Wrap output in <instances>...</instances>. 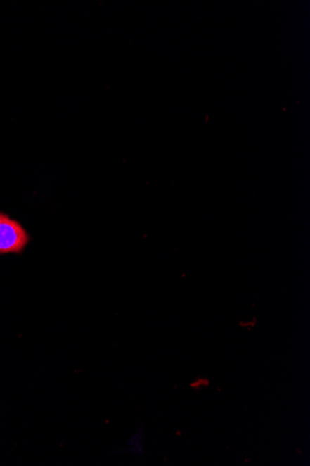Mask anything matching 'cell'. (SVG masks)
Returning <instances> with one entry per match:
<instances>
[{
	"label": "cell",
	"instance_id": "obj_1",
	"mask_svg": "<svg viewBox=\"0 0 310 466\" xmlns=\"http://www.w3.org/2000/svg\"><path fill=\"white\" fill-rule=\"evenodd\" d=\"M30 241V236L18 221L0 213V254H20Z\"/></svg>",
	"mask_w": 310,
	"mask_h": 466
},
{
	"label": "cell",
	"instance_id": "obj_2",
	"mask_svg": "<svg viewBox=\"0 0 310 466\" xmlns=\"http://www.w3.org/2000/svg\"><path fill=\"white\" fill-rule=\"evenodd\" d=\"M209 384V381L205 380V379L199 378L198 380L193 382V384H190V386L193 389L199 390L205 389Z\"/></svg>",
	"mask_w": 310,
	"mask_h": 466
}]
</instances>
